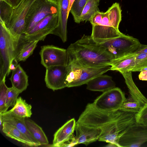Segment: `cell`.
I'll return each mask as SVG.
<instances>
[{
  "instance_id": "obj_11",
  "label": "cell",
  "mask_w": 147,
  "mask_h": 147,
  "mask_svg": "<svg viewBox=\"0 0 147 147\" xmlns=\"http://www.w3.org/2000/svg\"><path fill=\"white\" fill-rule=\"evenodd\" d=\"M147 142V125L136 123L119 138L118 142L119 147L140 146Z\"/></svg>"
},
{
  "instance_id": "obj_2",
  "label": "cell",
  "mask_w": 147,
  "mask_h": 147,
  "mask_svg": "<svg viewBox=\"0 0 147 147\" xmlns=\"http://www.w3.org/2000/svg\"><path fill=\"white\" fill-rule=\"evenodd\" d=\"M67 50L68 61L86 67L110 66L115 59L105 48L97 44L91 35L84 34L80 39L71 44Z\"/></svg>"
},
{
  "instance_id": "obj_19",
  "label": "cell",
  "mask_w": 147,
  "mask_h": 147,
  "mask_svg": "<svg viewBox=\"0 0 147 147\" xmlns=\"http://www.w3.org/2000/svg\"><path fill=\"white\" fill-rule=\"evenodd\" d=\"M137 54L134 53L114 59L110 64V70L117 71L120 73L131 71L134 67Z\"/></svg>"
},
{
  "instance_id": "obj_1",
  "label": "cell",
  "mask_w": 147,
  "mask_h": 147,
  "mask_svg": "<svg viewBox=\"0 0 147 147\" xmlns=\"http://www.w3.org/2000/svg\"><path fill=\"white\" fill-rule=\"evenodd\" d=\"M135 114L120 109L100 111L89 122V125L101 129L98 141L114 143L119 147L120 138L136 123Z\"/></svg>"
},
{
  "instance_id": "obj_39",
  "label": "cell",
  "mask_w": 147,
  "mask_h": 147,
  "mask_svg": "<svg viewBox=\"0 0 147 147\" xmlns=\"http://www.w3.org/2000/svg\"><path fill=\"white\" fill-rule=\"evenodd\" d=\"M18 62L15 59H14L11 62L9 67V72L10 73L12 71L14 70L18 65Z\"/></svg>"
},
{
  "instance_id": "obj_28",
  "label": "cell",
  "mask_w": 147,
  "mask_h": 147,
  "mask_svg": "<svg viewBox=\"0 0 147 147\" xmlns=\"http://www.w3.org/2000/svg\"><path fill=\"white\" fill-rule=\"evenodd\" d=\"M141 108L140 103L130 96L125 99L119 109L136 113L139 111Z\"/></svg>"
},
{
  "instance_id": "obj_34",
  "label": "cell",
  "mask_w": 147,
  "mask_h": 147,
  "mask_svg": "<svg viewBox=\"0 0 147 147\" xmlns=\"http://www.w3.org/2000/svg\"><path fill=\"white\" fill-rule=\"evenodd\" d=\"M135 118L137 123L147 125V103L141 108L138 112L135 113Z\"/></svg>"
},
{
  "instance_id": "obj_4",
  "label": "cell",
  "mask_w": 147,
  "mask_h": 147,
  "mask_svg": "<svg viewBox=\"0 0 147 147\" xmlns=\"http://www.w3.org/2000/svg\"><path fill=\"white\" fill-rule=\"evenodd\" d=\"M68 66L66 80L68 88L86 84L93 78L110 70L111 67L110 65L100 67H86L71 61H68Z\"/></svg>"
},
{
  "instance_id": "obj_14",
  "label": "cell",
  "mask_w": 147,
  "mask_h": 147,
  "mask_svg": "<svg viewBox=\"0 0 147 147\" xmlns=\"http://www.w3.org/2000/svg\"><path fill=\"white\" fill-rule=\"evenodd\" d=\"M76 123L75 119L72 118L60 127L54 135L52 146L72 147L77 145L74 135Z\"/></svg>"
},
{
  "instance_id": "obj_17",
  "label": "cell",
  "mask_w": 147,
  "mask_h": 147,
  "mask_svg": "<svg viewBox=\"0 0 147 147\" xmlns=\"http://www.w3.org/2000/svg\"><path fill=\"white\" fill-rule=\"evenodd\" d=\"M0 118L1 119L2 122L8 123L16 127L35 146L41 145L28 129L25 123V118L17 116L8 111L0 113Z\"/></svg>"
},
{
  "instance_id": "obj_21",
  "label": "cell",
  "mask_w": 147,
  "mask_h": 147,
  "mask_svg": "<svg viewBox=\"0 0 147 147\" xmlns=\"http://www.w3.org/2000/svg\"><path fill=\"white\" fill-rule=\"evenodd\" d=\"M9 79L12 86L21 93L26 90L28 86V76L20 64L12 71Z\"/></svg>"
},
{
  "instance_id": "obj_10",
  "label": "cell",
  "mask_w": 147,
  "mask_h": 147,
  "mask_svg": "<svg viewBox=\"0 0 147 147\" xmlns=\"http://www.w3.org/2000/svg\"><path fill=\"white\" fill-rule=\"evenodd\" d=\"M58 13L49 15L39 21L24 36L29 41H43L58 26Z\"/></svg>"
},
{
  "instance_id": "obj_16",
  "label": "cell",
  "mask_w": 147,
  "mask_h": 147,
  "mask_svg": "<svg viewBox=\"0 0 147 147\" xmlns=\"http://www.w3.org/2000/svg\"><path fill=\"white\" fill-rule=\"evenodd\" d=\"M78 144L86 145L98 140L102 130L99 127L87 126L76 122L75 128Z\"/></svg>"
},
{
  "instance_id": "obj_27",
  "label": "cell",
  "mask_w": 147,
  "mask_h": 147,
  "mask_svg": "<svg viewBox=\"0 0 147 147\" xmlns=\"http://www.w3.org/2000/svg\"><path fill=\"white\" fill-rule=\"evenodd\" d=\"M107 11L111 23L115 28L119 30V25L121 20L122 11L119 4L117 2L113 3Z\"/></svg>"
},
{
  "instance_id": "obj_38",
  "label": "cell",
  "mask_w": 147,
  "mask_h": 147,
  "mask_svg": "<svg viewBox=\"0 0 147 147\" xmlns=\"http://www.w3.org/2000/svg\"><path fill=\"white\" fill-rule=\"evenodd\" d=\"M5 1L13 7L17 6L21 0H1Z\"/></svg>"
},
{
  "instance_id": "obj_37",
  "label": "cell",
  "mask_w": 147,
  "mask_h": 147,
  "mask_svg": "<svg viewBox=\"0 0 147 147\" xmlns=\"http://www.w3.org/2000/svg\"><path fill=\"white\" fill-rule=\"evenodd\" d=\"M139 79L143 81H147V69L140 72L138 76Z\"/></svg>"
},
{
  "instance_id": "obj_12",
  "label": "cell",
  "mask_w": 147,
  "mask_h": 147,
  "mask_svg": "<svg viewBox=\"0 0 147 147\" xmlns=\"http://www.w3.org/2000/svg\"><path fill=\"white\" fill-rule=\"evenodd\" d=\"M46 69L45 80L48 88L54 91L67 87L68 65L50 66Z\"/></svg>"
},
{
  "instance_id": "obj_30",
  "label": "cell",
  "mask_w": 147,
  "mask_h": 147,
  "mask_svg": "<svg viewBox=\"0 0 147 147\" xmlns=\"http://www.w3.org/2000/svg\"><path fill=\"white\" fill-rule=\"evenodd\" d=\"M88 0H75L70 12L72 15L74 22L80 23L79 18L82 11Z\"/></svg>"
},
{
  "instance_id": "obj_24",
  "label": "cell",
  "mask_w": 147,
  "mask_h": 147,
  "mask_svg": "<svg viewBox=\"0 0 147 147\" xmlns=\"http://www.w3.org/2000/svg\"><path fill=\"white\" fill-rule=\"evenodd\" d=\"M25 121L29 131L41 145L48 144L47 138L41 127L29 118H25Z\"/></svg>"
},
{
  "instance_id": "obj_31",
  "label": "cell",
  "mask_w": 147,
  "mask_h": 147,
  "mask_svg": "<svg viewBox=\"0 0 147 147\" xmlns=\"http://www.w3.org/2000/svg\"><path fill=\"white\" fill-rule=\"evenodd\" d=\"M20 93V91L12 86L8 88L5 102V107L7 111L9 107L14 106Z\"/></svg>"
},
{
  "instance_id": "obj_20",
  "label": "cell",
  "mask_w": 147,
  "mask_h": 147,
  "mask_svg": "<svg viewBox=\"0 0 147 147\" xmlns=\"http://www.w3.org/2000/svg\"><path fill=\"white\" fill-rule=\"evenodd\" d=\"M39 41H28L24 34L19 38L15 59L18 62L24 61L30 56L36 47Z\"/></svg>"
},
{
  "instance_id": "obj_9",
  "label": "cell",
  "mask_w": 147,
  "mask_h": 147,
  "mask_svg": "<svg viewBox=\"0 0 147 147\" xmlns=\"http://www.w3.org/2000/svg\"><path fill=\"white\" fill-rule=\"evenodd\" d=\"M41 63L45 68L56 65H67L68 62L67 49L53 45L43 46L39 52Z\"/></svg>"
},
{
  "instance_id": "obj_26",
  "label": "cell",
  "mask_w": 147,
  "mask_h": 147,
  "mask_svg": "<svg viewBox=\"0 0 147 147\" xmlns=\"http://www.w3.org/2000/svg\"><path fill=\"white\" fill-rule=\"evenodd\" d=\"M100 0H88L79 17V22L89 21L92 17L96 12L99 11L98 8Z\"/></svg>"
},
{
  "instance_id": "obj_6",
  "label": "cell",
  "mask_w": 147,
  "mask_h": 147,
  "mask_svg": "<svg viewBox=\"0 0 147 147\" xmlns=\"http://www.w3.org/2000/svg\"><path fill=\"white\" fill-rule=\"evenodd\" d=\"M97 44L105 48L115 59L135 53L141 43L137 38L124 34Z\"/></svg>"
},
{
  "instance_id": "obj_29",
  "label": "cell",
  "mask_w": 147,
  "mask_h": 147,
  "mask_svg": "<svg viewBox=\"0 0 147 147\" xmlns=\"http://www.w3.org/2000/svg\"><path fill=\"white\" fill-rule=\"evenodd\" d=\"M13 7L4 1L0 0V23L5 25L9 20Z\"/></svg>"
},
{
  "instance_id": "obj_8",
  "label": "cell",
  "mask_w": 147,
  "mask_h": 147,
  "mask_svg": "<svg viewBox=\"0 0 147 147\" xmlns=\"http://www.w3.org/2000/svg\"><path fill=\"white\" fill-rule=\"evenodd\" d=\"M126 98L125 94L119 88L115 87L103 92L92 104L99 110L113 111L119 109Z\"/></svg>"
},
{
  "instance_id": "obj_7",
  "label": "cell",
  "mask_w": 147,
  "mask_h": 147,
  "mask_svg": "<svg viewBox=\"0 0 147 147\" xmlns=\"http://www.w3.org/2000/svg\"><path fill=\"white\" fill-rule=\"evenodd\" d=\"M36 0H21L13 7L11 17L5 26L14 36L19 38L25 33L26 18L31 6Z\"/></svg>"
},
{
  "instance_id": "obj_13",
  "label": "cell",
  "mask_w": 147,
  "mask_h": 147,
  "mask_svg": "<svg viewBox=\"0 0 147 147\" xmlns=\"http://www.w3.org/2000/svg\"><path fill=\"white\" fill-rule=\"evenodd\" d=\"M124 34L115 28L111 23L107 11L103 12V19L99 25L92 26L91 36L97 43L120 36Z\"/></svg>"
},
{
  "instance_id": "obj_41",
  "label": "cell",
  "mask_w": 147,
  "mask_h": 147,
  "mask_svg": "<svg viewBox=\"0 0 147 147\" xmlns=\"http://www.w3.org/2000/svg\"><path fill=\"white\" fill-rule=\"evenodd\" d=\"M106 147H117V145L115 144L111 143H109V144L107 146H105Z\"/></svg>"
},
{
  "instance_id": "obj_25",
  "label": "cell",
  "mask_w": 147,
  "mask_h": 147,
  "mask_svg": "<svg viewBox=\"0 0 147 147\" xmlns=\"http://www.w3.org/2000/svg\"><path fill=\"white\" fill-rule=\"evenodd\" d=\"M32 106L21 97L18 98L15 104L9 111L15 115L22 117H30L32 115Z\"/></svg>"
},
{
  "instance_id": "obj_23",
  "label": "cell",
  "mask_w": 147,
  "mask_h": 147,
  "mask_svg": "<svg viewBox=\"0 0 147 147\" xmlns=\"http://www.w3.org/2000/svg\"><path fill=\"white\" fill-rule=\"evenodd\" d=\"M2 130L7 136L29 146H35L34 144L16 127L6 122H2Z\"/></svg>"
},
{
  "instance_id": "obj_18",
  "label": "cell",
  "mask_w": 147,
  "mask_h": 147,
  "mask_svg": "<svg viewBox=\"0 0 147 147\" xmlns=\"http://www.w3.org/2000/svg\"><path fill=\"white\" fill-rule=\"evenodd\" d=\"M88 90L104 92L115 87V83L111 76L102 74L90 80L86 84Z\"/></svg>"
},
{
  "instance_id": "obj_36",
  "label": "cell",
  "mask_w": 147,
  "mask_h": 147,
  "mask_svg": "<svg viewBox=\"0 0 147 147\" xmlns=\"http://www.w3.org/2000/svg\"><path fill=\"white\" fill-rule=\"evenodd\" d=\"M135 53L138 54L147 53V45H143L141 43Z\"/></svg>"
},
{
  "instance_id": "obj_15",
  "label": "cell",
  "mask_w": 147,
  "mask_h": 147,
  "mask_svg": "<svg viewBox=\"0 0 147 147\" xmlns=\"http://www.w3.org/2000/svg\"><path fill=\"white\" fill-rule=\"evenodd\" d=\"M57 3L58 26L51 34L59 36L63 42L67 41V24L69 0H56Z\"/></svg>"
},
{
  "instance_id": "obj_35",
  "label": "cell",
  "mask_w": 147,
  "mask_h": 147,
  "mask_svg": "<svg viewBox=\"0 0 147 147\" xmlns=\"http://www.w3.org/2000/svg\"><path fill=\"white\" fill-rule=\"evenodd\" d=\"M103 12L97 11L90 18L89 21L92 26L99 24L102 22L103 19Z\"/></svg>"
},
{
  "instance_id": "obj_5",
  "label": "cell",
  "mask_w": 147,
  "mask_h": 147,
  "mask_svg": "<svg viewBox=\"0 0 147 147\" xmlns=\"http://www.w3.org/2000/svg\"><path fill=\"white\" fill-rule=\"evenodd\" d=\"M57 13L56 0H36L30 8L26 18L25 33H28L41 20Z\"/></svg>"
},
{
  "instance_id": "obj_22",
  "label": "cell",
  "mask_w": 147,
  "mask_h": 147,
  "mask_svg": "<svg viewBox=\"0 0 147 147\" xmlns=\"http://www.w3.org/2000/svg\"><path fill=\"white\" fill-rule=\"evenodd\" d=\"M131 71L121 73L123 77L130 96L138 101L142 107L147 103V98L142 94L134 82Z\"/></svg>"
},
{
  "instance_id": "obj_3",
  "label": "cell",
  "mask_w": 147,
  "mask_h": 147,
  "mask_svg": "<svg viewBox=\"0 0 147 147\" xmlns=\"http://www.w3.org/2000/svg\"><path fill=\"white\" fill-rule=\"evenodd\" d=\"M19 38L13 36L5 24L0 23V81L10 74L9 65L16 58Z\"/></svg>"
},
{
  "instance_id": "obj_40",
  "label": "cell",
  "mask_w": 147,
  "mask_h": 147,
  "mask_svg": "<svg viewBox=\"0 0 147 147\" xmlns=\"http://www.w3.org/2000/svg\"><path fill=\"white\" fill-rule=\"evenodd\" d=\"M75 0H69V4L68 9V17L69 13L70 12L72 4Z\"/></svg>"
},
{
  "instance_id": "obj_33",
  "label": "cell",
  "mask_w": 147,
  "mask_h": 147,
  "mask_svg": "<svg viewBox=\"0 0 147 147\" xmlns=\"http://www.w3.org/2000/svg\"><path fill=\"white\" fill-rule=\"evenodd\" d=\"M147 68V53L138 54L136 56L134 67L132 72H140Z\"/></svg>"
},
{
  "instance_id": "obj_32",
  "label": "cell",
  "mask_w": 147,
  "mask_h": 147,
  "mask_svg": "<svg viewBox=\"0 0 147 147\" xmlns=\"http://www.w3.org/2000/svg\"><path fill=\"white\" fill-rule=\"evenodd\" d=\"M5 82V78L0 81V113L7 111L5 107V102L8 88L6 86Z\"/></svg>"
}]
</instances>
